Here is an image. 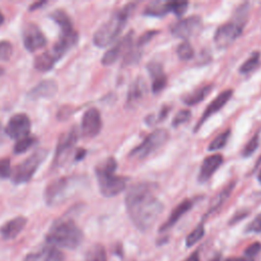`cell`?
Returning a JSON list of instances; mask_svg holds the SVG:
<instances>
[{
    "label": "cell",
    "instance_id": "obj_29",
    "mask_svg": "<svg viewBox=\"0 0 261 261\" xmlns=\"http://www.w3.org/2000/svg\"><path fill=\"white\" fill-rule=\"evenodd\" d=\"M259 60H260V52H258V51L253 52L250 55V57L241 65L240 72L241 73L251 72L252 70H254L257 67V65L259 63Z\"/></svg>",
    "mask_w": 261,
    "mask_h": 261
},
{
    "label": "cell",
    "instance_id": "obj_32",
    "mask_svg": "<svg viewBox=\"0 0 261 261\" xmlns=\"http://www.w3.org/2000/svg\"><path fill=\"white\" fill-rule=\"evenodd\" d=\"M36 143V138L34 137H24L20 140H18L15 145H14V148H13V152L15 154H21V153H24L25 151H28L34 144Z\"/></svg>",
    "mask_w": 261,
    "mask_h": 261
},
{
    "label": "cell",
    "instance_id": "obj_43",
    "mask_svg": "<svg viewBox=\"0 0 261 261\" xmlns=\"http://www.w3.org/2000/svg\"><path fill=\"white\" fill-rule=\"evenodd\" d=\"M57 117L60 119V120H63V119H67L69 117V106H63L59 109L58 113H57Z\"/></svg>",
    "mask_w": 261,
    "mask_h": 261
},
{
    "label": "cell",
    "instance_id": "obj_23",
    "mask_svg": "<svg viewBox=\"0 0 261 261\" xmlns=\"http://www.w3.org/2000/svg\"><path fill=\"white\" fill-rule=\"evenodd\" d=\"M233 188H234V182L231 181L227 186H225L217 195H215V197L212 199V201L210 203V206H209L205 216H209L210 214L217 211L225 203V201L229 198Z\"/></svg>",
    "mask_w": 261,
    "mask_h": 261
},
{
    "label": "cell",
    "instance_id": "obj_20",
    "mask_svg": "<svg viewBox=\"0 0 261 261\" xmlns=\"http://www.w3.org/2000/svg\"><path fill=\"white\" fill-rule=\"evenodd\" d=\"M193 207V202L189 199H186L184 201H181L170 213L169 217L166 219V221H164L162 223V225L159 228L160 232L166 231L169 228H171L180 218L181 216H184L191 208Z\"/></svg>",
    "mask_w": 261,
    "mask_h": 261
},
{
    "label": "cell",
    "instance_id": "obj_16",
    "mask_svg": "<svg viewBox=\"0 0 261 261\" xmlns=\"http://www.w3.org/2000/svg\"><path fill=\"white\" fill-rule=\"evenodd\" d=\"M68 182L69 179L67 177H60L51 181L46 187L44 197L47 205L55 204L59 200V198L64 195V192L68 187Z\"/></svg>",
    "mask_w": 261,
    "mask_h": 261
},
{
    "label": "cell",
    "instance_id": "obj_36",
    "mask_svg": "<svg viewBox=\"0 0 261 261\" xmlns=\"http://www.w3.org/2000/svg\"><path fill=\"white\" fill-rule=\"evenodd\" d=\"M258 145H259V136L256 134V135L246 144V146L244 147L243 152H242L243 156H244V157H249V156H251V155L256 151V149L258 148Z\"/></svg>",
    "mask_w": 261,
    "mask_h": 261
},
{
    "label": "cell",
    "instance_id": "obj_31",
    "mask_svg": "<svg viewBox=\"0 0 261 261\" xmlns=\"http://www.w3.org/2000/svg\"><path fill=\"white\" fill-rule=\"evenodd\" d=\"M176 54L179 57V59L187 61L193 58L194 49L188 41H182L176 48Z\"/></svg>",
    "mask_w": 261,
    "mask_h": 261
},
{
    "label": "cell",
    "instance_id": "obj_37",
    "mask_svg": "<svg viewBox=\"0 0 261 261\" xmlns=\"http://www.w3.org/2000/svg\"><path fill=\"white\" fill-rule=\"evenodd\" d=\"M191 118V111L188 109H182L179 110L174 117L172 118V125L173 126H178L185 122H187Z\"/></svg>",
    "mask_w": 261,
    "mask_h": 261
},
{
    "label": "cell",
    "instance_id": "obj_25",
    "mask_svg": "<svg viewBox=\"0 0 261 261\" xmlns=\"http://www.w3.org/2000/svg\"><path fill=\"white\" fill-rule=\"evenodd\" d=\"M57 60L58 59L55 57V55L51 51H46L35 58L34 66L36 69L40 71H48L54 66Z\"/></svg>",
    "mask_w": 261,
    "mask_h": 261
},
{
    "label": "cell",
    "instance_id": "obj_3",
    "mask_svg": "<svg viewBox=\"0 0 261 261\" xmlns=\"http://www.w3.org/2000/svg\"><path fill=\"white\" fill-rule=\"evenodd\" d=\"M135 7V3H127L116 10L111 17L95 32L93 43L100 48H104L113 43L122 32Z\"/></svg>",
    "mask_w": 261,
    "mask_h": 261
},
{
    "label": "cell",
    "instance_id": "obj_14",
    "mask_svg": "<svg viewBox=\"0 0 261 261\" xmlns=\"http://www.w3.org/2000/svg\"><path fill=\"white\" fill-rule=\"evenodd\" d=\"M233 91L231 89H227L222 91L221 93H219L215 99H213L207 106V108L205 109V111L203 112L201 118L199 119V121L197 122L196 126H195V132H198V129L203 125V123L215 112H217L218 110H220L230 99L231 95H232Z\"/></svg>",
    "mask_w": 261,
    "mask_h": 261
},
{
    "label": "cell",
    "instance_id": "obj_45",
    "mask_svg": "<svg viewBox=\"0 0 261 261\" xmlns=\"http://www.w3.org/2000/svg\"><path fill=\"white\" fill-rule=\"evenodd\" d=\"M223 261H253L252 259H248L246 257H230Z\"/></svg>",
    "mask_w": 261,
    "mask_h": 261
},
{
    "label": "cell",
    "instance_id": "obj_13",
    "mask_svg": "<svg viewBox=\"0 0 261 261\" xmlns=\"http://www.w3.org/2000/svg\"><path fill=\"white\" fill-rule=\"evenodd\" d=\"M79 139V133L75 126L71 127L67 133L63 134L58 141L56 152L53 159V166H58L62 161L64 156L70 151V149L75 145Z\"/></svg>",
    "mask_w": 261,
    "mask_h": 261
},
{
    "label": "cell",
    "instance_id": "obj_8",
    "mask_svg": "<svg viewBox=\"0 0 261 261\" xmlns=\"http://www.w3.org/2000/svg\"><path fill=\"white\" fill-rule=\"evenodd\" d=\"M202 24V18L199 15H191L172 23L170 32L176 38L188 39L199 33Z\"/></svg>",
    "mask_w": 261,
    "mask_h": 261
},
{
    "label": "cell",
    "instance_id": "obj_52",
    "mask_svg": "<svg viewBox=\"0 0 261 261\" xmlns=\"http://www.w3.org/2000/svg\"><path fill=\"white\" fill-rule=\"evenodd\" d=\"M2 72H3V69H2V68H0V74H1Z\"/></svg>",
    "mask_w": 261,
    "mask_h": 261
},
{
    "label": "cell",
    "instance_id": "obj_30",
    "mask_svg": "<svg viewBox=\"0 0 261 261\" xmlns=\"http://www.w3.org/2000/svg\"><path fill=\"white\" fill-rule=\"evenodd\" d=\"M205 233V228L203 223H199L186 238V246L187 247H192L195 244H197L204 236Z\"/></svg>",
    "mask_w": 261,
    "mask_h": 261
},
{
    "label": "cell",
    "instance_id": "obj_38",
    "mask_svg": "<svg viewBox=\"0 0 261 261\" xmlns=\"http://www.w3.org/2000/svg\"><path fill=\"white\" fill-rule=\"evenodd\" d=\"M246 232H254L259 233L261 232V213L254 217V219L246 226Z\"/></svg>",
    "mask_w": 261,
    "mask_h": 261
},
{
    "label": "cell",
    "instance_id": "obj_41",
    "mask_svg": "<svg viewBox=\"0 0 261 261\" xmlns=\"http://www.w3.org/2000/svg\"><path fill=\"white\" fill-rule=\"evenodd\" d=\"M157 34V31H148L146 33H144L137 41V46L142 48L145 44H147L149 41H151V39Z\"/></svg>",
    "mask_w": 261,
    "mask_h": 261
},
{
    "label": "cell",
    "instance_id": "obj_34",
    "mask_svg": "<svg viewBox=\"0 0 261 261\" xmlns=\"http://www.w3.org/2000/svg\"><path fill=\"white\" fill-rule=\"evenodd\" d=\"M152 81H153L152 82V91L155 94L161 92L166 87V84H167V77L164 72L160 73L156 76H153Z\"/></svg>",
    "mask_w": 261,
    "mask_h": 261
},
{
    "label": "cell",
    "instance_id": "obj_22",
    "mask_svg": "<svg viewBox=\"0 0 261 261\" xmlns=\"http://www.w3.org/2000/svg\"><path fill=\"white\" fill-rule=\"evenodd\" d=\"M50 17L59 25L60 28V36H71L77 34L73 29V24L71 19L67 15V13L61 9H57L50 14Z\"/></svg>",
    "mask_w": 261,
    "mask_h": 261
},
{
    "label": "cell",
    "instance_id": "obj_51",
    "mask_svg": "<svg viewBox=\"0 0 261 261\" xmlns=\"http://www.w3.org/2000/svg\"><path fill=\"white\" fill-rule=\"evenodd\" d=\"M258 180L261 182V169H260V171L258 173Z\"/></svg>",
    "mask_w": 261,
    "mask_h": 261
},
{
    "label": "cell",
    "instance_id": "obj_19",
    "mask_svg": "<svg viewBox=\"0 0 261 261\" xmlns=\"http://www.w3.org/2000/svg\"><path fill=\"white\" fill-rule=\"evenodd\" d=\"M28 219L23 216H16L8 221H6L0 227V236L4 240L15 239L25 227Z\"/></svg>",
    "mask_w": 261,
    "mask_h": 261
},
{
    "label": "cell",
    "instance_id": "obj_48",
    "mask_svg": "<svg viewBox=\"0 0 261 261\" xmlns=\"http://www.w3.org/2000/svg\"><path fill=\"white\" fill-rule=\"evenodd\" d=\"M4 134H5V130L3 129L1 123H0V144L3 142V138H4Z\"/></svg>",
    "mask_w": 261,
    "mask_h": 261
},
{
    "label": "cell",
    "instance_id": "obj_39",
    "mask_svg": "<svg viewBox=\"0 0 261 261\" xmlns=\"http://www.w3.org/2000/svg\"><path fill=\"white\" fill-rule=\"evenodd\" d=\"M261 251V243L259 242H255L253 244H251L249 247H247V249L245 250V257L248 259H252Z\"/></svg>",
    "mask_w": 261,
    "mask_h": 261
},
{
    "label": "cell",
    "instance_id": "obj_49",
    "mask_svg": "<svg viewBox=\"0 0 261 261\" xmlns=\"http://www.w3.org/2000/svg\"><path fill=\"white\" fill-rule=\"evenodd\" d=\"M210 261H220V258H219V256H215V257L212 258Z\"/></svg>",
    "mask_w": 261,
    "mask_h": 261
},
{
    "label": "cell",
    "instance_id": "obj_4",
    "mask_svg": "<svg viewBox=\"0 0 261 261\" xmlns=\"http://www.w3.org/2000/svg\"><path fill=\"white\" fill-rule=\"evenodd\" d=\"M117 162L113 157H108L95 168L99 189L104 197H114L125 189L126 179L115 174Z\"/></svg>",
    "mask_w": 261,
    "mask_h": 261
},
{
    "label": "cell",
    "instance_id": "obj_24",
    "mask_svg": "<svg viewBox=\"0 0 261 261\" xmlns=\"http://www.w3.org/2000/svg\"><path fill=\"white\" fill-rule=\"evenodd\" d=\"M212 89H213L212 84L202 86V87L196 89L195 91L189 93L188 95H186L182 98V101L185 102V104H187L189 106H194V105L200 103L201 101H203L206 98V96L208 94H210Z\"/></svg>",
    "mask_w": 261,
    "mask_h": 261
},
{
    "label": "cell",
    "instance_id": "obj_42",
    "mask_svg": "<svg viewBox=\"0 0 261 261\" xmlns=\"http://www.w3.org/2000/svg\"><path fill=\"white\" fill-rule=\"evenodd\" d=\"M248 214H249V211L248 210H239L238 212H236L234 213V215L229 219V224L231 225V224H236V223H238L239 221H241V220H243L244 218H246L247 216H248Z\"/></svg>",
    "mask_w": 261,
    "mask_h": 261
},
{
    "label": "cell",
    "instance_id": "obj_33",
    "mask_svg": "<svg viewBox=\"0 0 261 261\" xmlns=\"http://www.w3.org/2000/svg\"><path fill=\"white\" fill-rule=\"evenodd\" d=\"M188 4L187 1H168V10L179 16L186 12Z\"/></svg>",
    "mask_w": 261,
    "mask_h": 261
},
{
    "label": "cell",
    "instance_id": "obj_5",
    "mask_svg": "<svg viewBox=\"0 0 261 261\" xmlns=\"http://www.w3.org/2000/svg\"><path fill=\"white\" fill-rule=\"evenodd\" d=\"M46 155L47 151L41 149L34 152L31 156L25 158L21 163L15 166L13 172L11 173L12 181L16 185L29 181L38 170Z\"/></svg>",
    "mask_w": 261,
    "mask_h": 261
},
{
    "label": "cell",
    "instance_id": "obj_7",
    "mask_svg": "<svg viewBox=\"0 0 261 261\" xmlns=\"http://www.w3.org/2000/svg\"><path fill=\"white\" fill-rule=\"evenodd\" d=\"M245 24L237 20L228 21L217 28L214 34L215 45L220 48H226L233 43V41L240 37Z\"/></svg>",
    "mask_w": 261,
    "mask_h": 261
},
{
    "label": "cell",
    "instance_id": "obj_10",
    "mask_svg": "<svg viewBox=\"0 0 261 261\" xmlns=\"http://www.w3.org/2000/svg\"><path fill=\"white\" fill-rule=\"evenodd\" d=\"M82 135L85 138L91 139L96 137L102 128V119L100 111L97 108H89L82 118Z\"/></svg>",
    "mask_w": 261,
    "mask_h": 261
},
{
    "label": "cell",
    "instance_id": "obj_46",
    "mask_svg": "<svg viewBox=\"0 0 261 261\" xmlns=\"http://www.w3.org/2000/svg\"><path fill=\"white\" fill-rule=\"evenodd\" d=\"M44 4H46V2H45V1H39V2H37V3H34V4H32V5L30 6V10H35V9H38V7H40V6H43Z\"/></svg>",
    "mask_w": 261,
    "mask_h": 261
},
{
    "label": "cell",
    "instance_id": "obj_50",
    "mask_svg": "<svg viewBox=\"0 0 261 261\" xmlns=\"http://www.w3.org/2000/svg\"><path fill=\"white\" fill-rule=\"evenodd\" d=\"M3 20H4V17H3V14L0 12V24L3 22Z\"/></svg>",
    "mask_w": 261,
    "mask_h": 261
},
{
    "label": "cell",
    "instance_id": "obj_47",
    "mask_svg": "<svg viewBox=\"0 0 261 261\" xmlns=\"http://www.w3.org/2000/svg\"><path fill=\"white\" fill-rule=\"evenodd\" d=\"M85 154H86V151L84 150V149H81V150H79V152L76 153V160H81L82 158H84V156H85Z\"/></svg>",
    "mask_w": 261,
    "mask_h": 261
},
{
    "label": "cell",
    "instance_id": "obj_17",
    "mask_svg": "<svg viewBox=\"0 0 261 261\" xmlns=\"http://www.w3.org/2000/svg\"><path fill=\"white\" fill-rule=\"evenodd\" d=\"M58 90V85L54 80H44L36 85L28 93V97L32 100L51 98Z\"/></svg>",
    "mask_w": 261,
    "mask_h": 261
},
{
    "label": "cell",
    "instance_id": "obj_6",
    "mask_svg": "<svg viewBox=\"0 0 261 261\" xmlns=\"http://www.w3.org/2000/svg\"><path fill=\"white\" fill-rule=\"evenodd\" d=\"M168 138L169 134L166 129H155L154 132L149 134L140 145L133 149V151L129 153V156L135 159H145L153 152L158 150L161 146H163Z\"/></svg>",
    "mask_w": 261,
    "mask_h": 261
},
{
    "label": "cell",
    "instance_id": "obj_40",
    "mask_svg": "<svg viewBox=\"0 0 261 261\" xmlns=\"http://www.w3.org/2000/svg\"><path fill=\"white\" fill-rule=\"evenodd\" d=\"M10 175H11V169H10L9 158L0 159V177L6 178Z\"/></svg>",
    "mask_w": 261,
    "mask_h": 261
},
{
    "label": "cell",
    "instance_id": "obj_15",
    "mask_svg": "<svg viewBox=\"0 0 261 261\" xmlns=\"http://www.w3.org/2000/svg\"><path fill=\"white\" fill-rule=\"evenodd\" d=\"M22 261H65V256L57 247L47 245L37 252L28 254Z\"/></svg>",
    "mask_w": 261,
    "mask_h": 261
},
{
    "label": "cell",
    "instance_id": "obj_1",
    "mask_svg": "<svg viewBox=\"0 0 261 261\" xmlns=\"http://www.w3.org/2000/svg\"><path fill=\"white\" fill-rule=\"evenodd\" d=\"M156 185L141 181L133 185L125 196V207L133 224L141 231L150 229L163 211V203L154 195Z\"/></svg>",
    "mask_w": 261,
    "mask_h": 261
},
{
    "label": "cell",
    "instance_id": "obj_12",
    "mask_svg": "<svg viewBox=\"0 0 261 261\" xmlns=\"http://www.w3.org/2000/svg\"><path fill=\"white\" fill-rule=\"evenodd\" d=\"M23 46L30 52H34L46 46L47 39L42 31L35 24L29 23L22 33Z\"/></svg>",
    "mask_w": 261,
    "mask_h": 261
},
{
    "label": "cell",
    "instance_id": "obj_2",
    "mask_svg": "<svg viewBox=\"0 0 261 261\" xmlns=\"http://www.w3.org/2000/svg\"><path fill=\"white\" fill-rule=\"evenodd\" d=\"M84 240V233L76 223L69 218H61L54 222L46 234L48 245L68 250H75Z\"/></svg>",
    "mask_w": 261,
    "mask_h": 261
},
{
    "label": "cell",
    "instance_id": "obj_21",
    "mask_svg": "<svg viewBox=\"0 0 261 261\" xmlns=\"http://www.w3.org/2000/svg\"><path fill=\"white\" fill-rule=\"evenodd\" d=\"M147 92V87L144 82V79L141 76L137 77L129 86L127 97H126V104L127 106H134L138 102H140Z\"/></svg>",
    "mask_w": 261,
    "mask_h": 261
},
{
    "label": "cell",
    "instance_id": "obj_35",
    "mask_svg": "<svg viewBox=\"0 0 261 261\" xmlns=\"http://www.w3.org/2000/svg\"><path fill=\"white\" fill-rule=\"evenodd\" d=\"M13 52L12 45L9 41L2 40L0 41V60L7 61L10 59Z\"/></svg>",
    "mask_w": 261,
    "mask_h": 261
},
{
    "label": "cell",
    "instance_id": "obj_9",
    "mask_svg": "<svg viewBox=\"0 0 261 261\" xmlns=\"http://www.w3.org/2000/svg\"><path fill=\"white\" fill-rule=\"evenodd\" d=\"M4 130L9 138L18 141L29 136L31 130V119L25 113L14 114L10 117Z\"/></svg>",
    "mask_w": 261,
    "mask_h": 261
},
{
    "label": "cell",
    "instance_id": "obj_11",
    "mask_svg": "<svg viewBox=\"0 0 261 261\" xmlns=\"http://www.w3.org/2000/svg\"><path fill=\"white\" fill-rule=\"evenodd\" d=\"M133 35L134 33L130 31L124 37H122L119 41H117L110 49H108L102 59L101 62L103 65H111L114 63L121 55H125V53L133 46Z\"/></svg>",
    "mask_w": 261,
    "mask_h": 261
},
{
    "label": "cell",
    "instance_id": "obj_27",
    "mask_svg": "<svg viewBox=\"0 0 261 261\" xmlns=\"http://www.w3.org/2000/svg\"><path fill=\"white\" fill-rule=\"evenodd\" d=\"M169 12L168 1H153L150 2L146 7L144 13L151 16H163Z\"/></svg>",
    "mask_w": 261,
    "mask_h": 261
},
{
    "label": "cell",
    "instance_id": "obj_18",
    "mask_svg": "<svg viewBox=\"0 0 261 261\" xmlns=\"http://www.w3.org/2000/svg\"><path fill=\"white\" fill-rule=\"evenodd\" d=\"M223 162V157L220 154H213L210 156H207L200 167L198 179L200 182L207 181L213 173L220 167V165Z\"/></svg>",
    "mask_w": 261,
    "mask_h": 261
},
{
    "label": "cell",
    "instance_id": "obj_44",
    "mask_svg": "<svg viewBox=\"0 0 261 261\" xmlns=\"http://www.w3.org/2000/svg\"><path fill=\"white\" fill-rule=\"evenodd\" d=\"M184 261H200L199 252H198V251H195V252L191 253Z\"/></svg>",
    "mask_w": 261,
    "mask_h": 261
},
{
    "label": "cell",
    "instance_id": "obj_26",
    "mask_svg": "<svg viewBox=\"0 0 261 261\" xmlns=\"http://www.w3.org/2000/svg\"><path fill=\"white\" fill-rule=\"evenodd\" d=\"M85 261H107L106 250L101 244L92 245L85 255Z\"/></svg>",
    "mask_w": 261,
    "mask_h": 261
},
{
    "label": "cell",
    "instance_id": "obj_28",
    "mask_svg": "<svg viewBox=\"0 0 261 261\" xmlns=\"http://www.w3.org/2000/svg\"><path fill=\"white\" fill-rule=\"evenodd\" d=\"M229 136H230V130L229 129H226L224 132L220 133L218 136H216L211 141V143L208 146V150L209 151H216V150L222 149L225 146V144L227 143V141L229 139Z\"/></svg>",
    "mask_w": 261,
    "mask_h": 261
}]
</instances>
